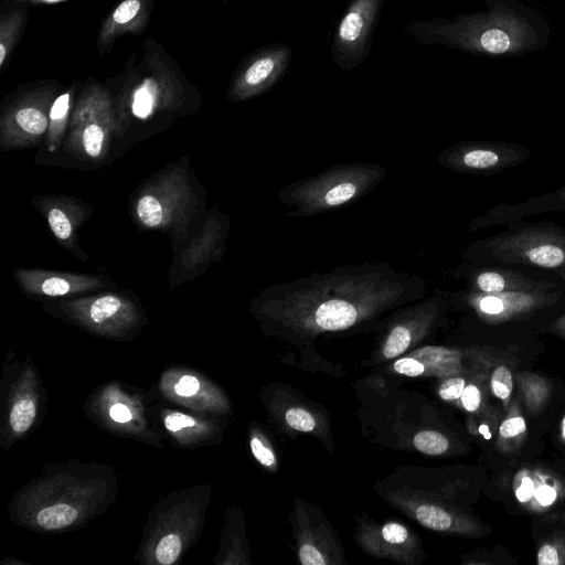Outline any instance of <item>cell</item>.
<instances>
[{
  "mask_svg": "<svg viewBox=\"0 0 565 565\" xmlns=\"http://www.w3.org/2000/svg\"><path fill=\"white\" fill-rule=\"evenodd\" d=\"M427 291L425 278L390 263L353 264L269 286L256 311L274 334L305 340L377 322Z\"/></svg>",
  "mask_w": 565,
  "mask_h": 565,
  "instance_id": "cell-1",
  "label": "cell"
},
{
  "mask_svg": "<svg viewBox=\"0 0 565 565\" xmlns=\"http://www.w3.org/2000/svg\"><path fill=\"white\" fill-rule=\"evenodd\" d=\"M405 32L416 42L444 45L475 54H516L533 46L537 33L522 14L502 7L459 14L454 19H419Z\"/></svg>",
  "mask_w": 565,
  "mask_h": 565,
  "instance_id": "cell-2",
  "label": "cell"
},
{
  "mask_svg": "<svg viewBox=\"0 0 565 565\" xmlns=\"http://www.w3.org/2000/svg\"><path fill=\"white\" fill-rule=\"evenodd\" d=\"M504 226V231L467 245L461 253L462 262L550 271L565 268L564 226L546 220H518Z\"/></svg>",
  "mask_w": 565,
  "mask_h": 565,
  "instance_id": "cell-3",
  "label": "cell"
},
{
  "mask_svg": "<svg viewBox=\"0 0 565 565\" xmlns=\"http://www.w3.org/2000/svg\"><path fill=\"white\" fill-rule=\"evenodd\" d=\"M386 175V169L374 162L335 164L284 186L278 198L292 207L288 216H312L356 202L375 190Z\"/></svg>",
  "mask_w": 565,
  "mask_h": 565,
  "instance_id": "cell-4",
  "label": "cell"
},
{
  "mask_svg": "<svg viewBox=\"0 0 565 565\" xmlns=\"http://www.w3.org/2000/svg\"><path fill=\"white\" fill-rule=\"evenodd\" d=\"M449 302L480 320L498 324L532 319L565 302V284L553 289L479 294L461 289L448 295Z\"/></svg>",
  "mask_w": 565,
  "mask_h": 565,
  "instance_id": "cell-5",
  "label": "cell"
},
{
  "mask_svg": "<svg viewBox=\"0 0 565 565\" xmlns=\"http://www.w3.org/2000/svg\"><path fill=\"white\" fill-rule=\"evenodd\" d=\"M385 0H350L332 34L330 52L343 72L359 67L370 55Z\"/></svg>",
  "mask_w": 565,
  "mask_h": 565,
  "instance_id": "cell-6",
  "label": "cell"
},
{
  "mask_svg": "<svg viewBox=\"0 0 565 565\" xmlns=\"http://www.w3.org/2000/svg\"><path fill=\"white\" fill-rule=\"evenodd\" d=\"M524 145L508 141H459L441 151L437 160L456 173L492 175L522 164L531 157Z\"/></svg>",
  "mask_w": 565,
  "mask_h": 565,
  "instance_id": "cell-7",
  "label": "cell"
},
{
  "mask_svg": "<svg viewBox=\"0 0 565 565\" xmlns=\"http://www.w3.org/2000/svg\"><path fill=\"white\" fill-rule=\"evenodd\" d=\"M448 306V295L441 290L403 306L388 324L381 347V356L390 360L405 353L433 330L446 313Z\"/></svg>",
  "mask_w": 565,
  "mask_h": 565,
  "instance_id": "cell-8",
  "label": "cell"
},
{
  "mask_svg": "<svg viewBox=\"0 0 565 565\" xmlns=\"http://www.w3.org/2000/svg\"><path fill=\"white\" fill-rule=\"evenodd\" d=\"M292 50L286 43L266 44L247 55L235 70L228 97L247 100L270 90L288 72Z\"/></svg>",
  "mask_w": 565,
  "mask_h": 565,
  "instance_id": "cell-9",
  "label": "cell"
},
{
  "mask_svg": "<svg viewBox=\"0 0 565 565\" xmlns=\"http://www.w3.org/2000/svg\"><path fill=\"white\" fill-rule=\"evenodd\" d=\"M452 277L463 281L465 289L479 294L532 291L553 289L563 282L548 277L530 275L515 266L479 265L462 262L451 270Z\"/></svg>",
  "mask_w": 565,
  "mask_h": 565,
  "instance_id": "cell-10",
  "label": "cell"
},
{
  "mask_svg": "<svg viewBox=\"0 0 565 565\" xmlns=\"http://www.w3.org/2000/svg\"><path fill=\"white\" fill-rule=\"evenodd\" d=\"M552 212H565V184L552 192L529 198L519 204H498L484 214L475 217L467 225V231L475 232L507 225L527 216Z\"/></svg>",
  "mask_w": 565,
  "mask_h": 565,
  "instance_id": "cell-11",
  "label": "cell"
},
{
  "mask_svg": "<svg viewBox=\"0 0 565 565\" xmlns=\"http://www.w3.org/2000/svg\"><path fill=\"white\" fill-rule=\"evenodd\" d=\"M359 543L376 557L406 563L418 556L420 547L418 537L397 522L365 526L359 535Z\"/></svg>",
  "mask_w": 565,
  "mask_h": 565,
  "instance_id": "cell-12",
  "label": "cell"
},
{
  "mask_svg": "<svg viewBox=\"0 0 565 565\" xmlns=\"http://www.w3.org/2000/svg\"><path fill=\"white\" fill-rule=\"evenodd\" d=\"M153 0H121L106 17L98 32L97 47L102 54L125 33H141L149 20Z\"/></svg>",
  "mask_w": 565,
  "mask_h": 565,
  "instance_id": "cell-13",
  "label": "cell"
},
{
  "mask_svg": "<svg viewBox=\"0 0 565 565\" xmlns=\"http://www.w3.org/2000/svg\"><path fill=\"white\" fill-rule=\"evenodd\" d=\"M33 275L36 278V289L47 296H63L72 291L87 289L90 285L97 284L96 280L84 277L44 274L39 277L38 274Z\"/></svg>",
  "mask_w": 565,
  "mask_h": 565,
  "instance_id": "cell-14",
  "label": "cell"
},
{
  "mask_svg": "<svg viewBox=\"0 0 565 565\" xmlns=\"http://www.w3.org/2000/svg\"><path fill=\"white\" fill-rule=\"evenodd\" d=\"M25 21L24 10H15L1 18L0 67L2 68L15 47Z\"/></svg>",
  "mask_w": 565,
  "mask_h": 565,
  "instance_id": "cell-15",
  "label": "cell"
},
{
  "mask_svg": "<svg viewBox=\"0 0 565 565\" xmlns=\"http://www.w3.org/2000/svg\"><path fill=\"white\" fill-rule=\"evenodd\" d=\"M154 75L147 77L134 92L131 109L139 118H147L157 104L162 81Z\"/></svg>",
  "mask_w": 565,
  "mask_h": 565,
  "instance_id": "cell-16",
  "label": "cell"
},
{
  "mask_svg": "<svg viewBox=\"0 0 565 565\" xmlns=\"http://www.w3.org/2000/svg\"><path fill=\"white\" fill-rule=\"evenodd\" d=\"M76 518L75 508L58 503L42 509L36 515V522L45 530H58L70 525Z\"/></svg>",
  "mask_w": 565,
  "mask_h": 565,
  "instance_id": "cell-17",
  "label": "cell"
},
{
  "mask_svg": "<svg viewBox=\"0 0 565 565\" xmlns=\"http://www.w3.org/2000/svg\"><path fill=\"white\" fill-rule=\"evenodd\" d=\"M414 515L422 525L434 531H448L454 525L452 516L435 504H419L414 509Z\"/></svg>",
  "mask_w": 565,
  "mask_h": 565,
  "instance_id": "cell-18",
  "label": "cell"
},
{
  "mask_svg": "<svg viewBox=\"0 0 565 565\" xmlns=\"http://www.w3.org/2000/svg\"><path fill=\"white\" fill-rule=\"evenodd\" d=\"M125 302L117 296L105 295L89 301L88 317L95 323H103L125 310Z\"/></svg>",
  "mask_w": 565,
  "mask_h": 565,
  "instance_id": "cell-19",
  "label": "cell"
},
{
  "mask_svg": "<svg viewBox=\"0 0 565 565\" xmlns=\"http://www.w3.org/2000/svg\"><path fill=\"white\" fill-rule=\"evenodd\" d=\"M14 121L23 131L35 136L43 134L49 126L45 113L31 105L18 108Z\"/></svg>",
  "mask_w": 565,
  "mask_h": 565,
  "instance_id": "cell-20",
  "label": "cell"
},
{
  "mask_svg": "<svg viewBox=\"0 0 565 565\" xmlns=\"http://www.w3.org/2000/svg\"><path fill=\"white\" fill-rule=\"evenodd\" d=\"M413 443L417 450L427 455H441L449 447L448 439L443 434L433 430L416 434Z\"/></svg>",
  "mask_w": 565,
  "mask_h": 565,
  "instance_id": "cell-21",
  "label": "cell"
},
{
  "mask_svg": "<svg viewBox=\"0 0 565 565\" xmlns=\"http://www.w3.org/2000/svg\"><path fill=\"white\" fill-rule=\"evenodd\" d=\"M35 417V405L31 399L22 398L17 402L10 414V425L15 433H24Z\"/></svg>",
  "mask_w": 565,
  "mask_h": 565,
  "instance_id": "cell-22",
  "label": "cell"
},
{
  "mask_svg": "<svg viewBox=\"0 0 565 565\" xmlns=\"http://www.w3.org/2000/svg\"><path fill=\"white\" fill-rule=\"evenodd\" d=\"M137 214L145 225L153 227L161 224L163 210L156 198L146 195L138 201Z\"/></svg>",
  "mask_w": 565,
  "mask_h": 565,
  "instance_id": "cell-23",
  "label": "cell"
},
{
  "mask_svg": "<svg viewBox=\"0 0 565 565\" xmlns=\"http://www.w3.org/2000/svg\"><path fill=\"white\" fill-rule=\"evenodd\" d=\"M490 385L495 397L502 401L508 399L513 390V377L510 369L505 365L497 366L491 374Z\"/></svg>",
  "mask_w": 565,
  "mask_h": 565,
  "instance_id": "cell-24",
  "label": "cell"
},
{
  "mask_svg": "<svg viewBox=\"0 0 565 565\" xmlns=\"http://www.w3.org/2000/svg\"><path fill=\"white\" fill-rule=\"evenodd\" d=\"M181 552V541L175 534L163 536L157 548L156 557L160 564L170 565L174 563Z\"/></svg>",
  "mask_w": 565,
  "mask_h": 565,
  "instance_id": "cell-25",
  "label": "cell"
},
{
  "mask_svg": "<svg viewBox=\"0 0 565 565\" xmlns=\"http://www.w3.org/2000/svg\"><path fill=\"white\" fill-rule=\"evenodd\" d=\"M105 132L97 124H88L82 135V141L86 153L90 157H98L102 151Z\"/></svg>",
  "mask_w": 565,
  "mask_h": 565,
  "instance_id": "cell-26",
  "label": "cell"
},
{
  "mask_svg": "<svg viewBox=\"0 0 565 565\" xmlns=\"http://www.w3.org/2000/svg\"><path fill=\"white\" fill-rule=\"evenodd\" d=\"M285 418L287 424L298 431L308 433L316 427V419L303 408L295 407L288 409Z\"/></svg>",
  "mask_w": 565,
  "mask_h": 565,
  "instance_id": "cell-27",
  "label": "cell"
},
{
  "mask_svg": "<svg viewBox=\"0 0 565 565\" xmlns=\"http://www.w3.org/2000/svg\"><path fill=\"white\" fill-rule=\"evenodd\" d=\"M47 220L52 232L58 239L66 241L71 236L72 224L62 210L52 209L49 212Z\"/></svg>",
  "mask_w": 565,
  "mask_h": 565,
  "instance_id": "cell-28",
  "label": "cell"
},
{
  "mask_svg": "<svg viewBox=\"0 0 565 565\" xmlns=\"http://www.w3.org/2000/svg\"><path fill=\"white\" fill-rule=\"evenodd\" d=\"M250 449L257 461L266 468L276 467V456L266 441L259 437L250 439Z\"/></svg>",
  "mask_w": 565,
  "mask_h": 565,
  "instance_id": "cell-29",
  "label": "cell"
},
{
  "mask_svg": "<svg viewBox=\"0 0 565 565\" xmlns=\"http://www.w3.org/2000/svg\"><path fill=\"white\" fill-rule=\"evenodd\" d=\"M71 94L66 92L60 95L52 104L50 109V119L52 126L57 127L63 125L70 110Z\"/></svg>",
  "mask_w": 565,
  "mask_h": 565,
  "instance_id": "cell-30",
  "label": "cell"
},
{
  "mask_svg": "<svg viewBox=\"0 0 565 565\" xmlns=\"http://www.w3.org/2000/svg\"><path fill=\"white\" fill-rule=\"evenodd\" d=\"M466 387L463 377H450L445 380L439 387V396L446 401H454L461 397Z\"/></svg>",
  "mask_w": 565,
  "mask_h": 565,
  "instance_id": "cell-31",
  "label": "cell"
},
{
  "mask_svg": "<svg viewBox=\"0 0 565 565\" xmlns=\"http://www.w3.org/2000/svg\"><path fill=\"white\" fill-rule=\"evenodd\" d=\"M393 369L397 373L412 377L419 376L425 373V365L413 356H405L396 360Z\"/></svg>",
  "mask_w": 565,
  "mask_h": 565,
  "instance_id": "cell-32",
  "label": "cell"
},
{
  "mask_svg": "<svg viewBox=\"0 0 565 565\" xmlns=\"http://www.w3.org/2000/svg\"><path fill=\"white\" fill-rule=\"evenodd\" d=\"M526 429L525 420L522 416L508 417L502 422L499 428L500 436L505 439L513 438L523 434Z\"/></svg>",
  "mask_w": 565,
  "mask_h": 565,
  "instance_id": "cell-33",
  "label": "cell"
},
{
  "mask_svg": "<svg viewBox=\"0 0 565 565\" xmlns=\"http://www.w3.org/2000/svg\"><path fill=\"white\" fill-rule=\"evenodd\" d=\"M481 392L475 384H469L465 387L460 397L461 404L468 412H476L481 405Z\"/></svg>",
  "mask_w": 565,
  "mask_h": 565,
  "instance_id": "cell-34",
  "label": "cell"
},
{
  "mask_svg": "<svg viewBox=\"0 0 565 565\" xmlns=\"http://www.w3.org/2000/svg\"><path fill=\"white\" fill-rule=\"evenodd\" d=\"M536 562L540 565H557L562 563L557 547L552 544H545L539 550Z\"/></svg>",
  "mask_w": 565,
  "mask_h": 565,
  "instance_id": "cell-35",
  "label": "cell"
},
{
  "mask_svg": "<svg viewBox=\"0 0 565 565\" xmlns=\"http://www.w3.org/2000/svg\"><path fill=\"white\" fill-rule=\"evenodd\" d=\"M166 427L171 431H178L183 427H192L195 425V422L192 417L175 413L168 415L164 419Z\"/></svg>",
  "mask_w": 565,
  "mask_h": 565,
  "instance_id": "cell-36",
  "label": "cell"
},
{
  "mask_svg": "<svg viewBox=\"0 0 565 565\" xmlns=\"http://www.w3.org/2000/svg\"><path fill=\"white\" fill-rule=\"evenodd\" d=\"M199 386V381L194 376L185 375L181 377L174 390L178 395L188 397L194 395Z\"/></svg>",
  "mask_w": 565,
  "mask_h": 565,
  "instance_id": "cell-37",
  "label": "cell"
},
{
  "mask_svg": "<svg viewBox=\"0 0 565 565\" xmlns=\"http://www.w3.org/2000/svg\"><path fill=\"white\" fill-rule=\"evenodd\" d=\"M535 498L537 501L543 504L547 505L555 501L556 499V491L550 486H541L539 489H535Z\"/></svg>",
  "mask_w": 565,
  "mask_h": 565,
  "instance_id": "cell-38",
  "label": "cell"
},
{
  "mask_svg": "<svg viewBox=\"0 0 565 565\" xmlns=\"http://www.w3.org/2000/svg\"><path fill=\"white\" fill-rule=\"evenodd\" d=\"M535 492V487L530 478H523L516 490V498L521 502H527Z\"/></svg>",
  "mask_w": 565,
  "mask_h": 565,
  "instance_id": "cell-39",
  "label": "cell"
},
{
  "mask_svg": "<svg viewBox=\"0 0 565 565\" xmlns=\"http://www.w3.org/2000/svg\"><path fill=\"white\" fill-rule=\"evenodd\" d=\"M110 417L118 423H126L131 419L130 411L122 404H116L109 409Z\"/></svg>",
  "mask_w": 565,
  "mask_h": 565,
  "instance_id": "cell-40",
  "label": "cell"
},
{
  "mask_svg": "<svg viewBox=\"0 0 565 565\" xmlns=\"http://www.w3.org/2000/svg\"><path fill=\"white\" fill-rule=\"evenodd\" d=\"M550 330L565 338V312L550 324Z\"/></svg>",
  "mask_w": 565,
  "mask_h": 565,
  "instance_id": "cell-41",
  "label": "cell"
},
{
  "mask_svg": "<svg viewBox=\"0 0 565 565\" xmlns=\"http://www.w3.org/2000/svg\"><path fill=\"white\" fill-rule=\"evenodd\" d=\"M479 431L483 435V437L486 439H490L491 438V434H490V430H489L487 425H481L479 427Z\"/></svg>",
  "mask_w": 565,
  "mask_h": 565,
  "instance_id": "cell-42",
  "label": "cell"
},
{
  "mask_svg": "<svg viewBox=\"0 0 565 565\" xmlns=\"http://www.w3.org/2000/svg\"><path fill=\"white\" fill-rule=\"evenodd\" d=\"M553 273L562 282L565 284V268L556 269Z\"/></svg>",
  "mask_w": 565,
  "mask_h": 565,
  "instance_id": "cell-43",
  "label": "cell"
},
{
  "mask_svg": "<svg viewBox=\"0 0 565 565\" xmlns=\"http://www.w3.org/2000/svg\"><path fill=\"white\" fill-rule=\"evenodd\" d=\"M562 435H563V438L565 439V418L563 419Z\"/></svg>",
  "mask_w": 565,
  "mask_h": 565,
  "instance_id": "cell-44",
  "label": "cell"
},
{
  "mask_svg": "<svg viewBox=\"0 0 565 565\" xmlns=\"http://www.w3.org/2000/svg\"><path fill=\"white\" fill-rule=\"evenodd\" d=\"M49 1H52V0H49Z\"/></svg>",
  "mask_w": 565,
  "mask_h": 565,
  "instance_id": "cell-45",
  "label": "cell"
}]
</instances>
